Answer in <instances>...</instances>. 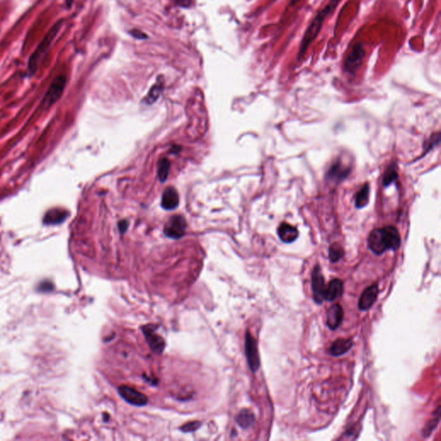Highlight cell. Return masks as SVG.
<instances>
[{
  "label": "cell",
  "instance_id": "6da1fadb",
  "mask_svg": "<svg viewBox=\"0 0 441 441\" xmlns=\"http://www.w3.org/2000/svg\"><path fill=\"white\" fill-rule=\"evenodd\" d=\"M401 246V238L395 227L387 226L370 232L368 247L375 254L380 255L388 250H396Z\"/></svg>",
  "mask_w": 441,
  "mask_h": 441
},
{
  "label": "cell",
  "instance_id": "7a4b0ae2",
  "mask_svg": "<svg viewBox=\"0 0 441 441\" xmlns=\"http://www.w3.org/2000/svg\"><path fill=\"white\" fill-rule=\"evenodd\" d=\"M341 0H329L328 4L325 5L323 9H321L320 12L317 13L316 17L314 18L311 23H309V26L306 29L305 32L302 36L301 44L299 47V52L298 54V61H301L304 57L307 50L309 49V45L314 42V40L318 36L320 31L322 29V25L324 23L325 19L330 15L335 8L338 6Z\"/></svg>",
  "mask_w": 441,
  "mask_h": 441
},
{
  "label": "cell",
  "instance_id": "3957f363",
  "mask_svg": "<svg viewBox=\"0 0 441 441\" xmlns=\"http://www.w3.org/2000/svg\"><path fill=\"white\" fill-rule=\"evenodd\" d=\"M62 23H63L62 20H59L58 22L53 24L52 28L49 30V32L43 37L41 43L31 54L29 59V62H28V71H29L30 76L33 75L36 72L38 65L41 62L42 57L44 56V54L48 52L52 42L56 37L57 35L61 30Z\"/></svg>",
  "mask_w": 441,
  "mask_h": 441
},
{
  "label": "cell",
  "instance_id": "277c9868",
  "mask_svg": "<svg viewBox=\"0 0 441 441\" xmlns=\"http://www.w3.org/2000/svg\"><path fill=\"white\" fill-rule=\"evenodd\" d=\"M366 57V49L362 42L355 43L350 53H348L344 63L345 72L351 75H355L359 68L361 67L364 59Z\"/></svg>",
  "mask_w": 441,
  "mask_h": 441
},
{
  "label": "cell",
  "instance_id": "5b68a950",
  "mask_svg": "<svg viewBox=\"0 0 441 441\" xmlns=\"http://www.w3.org/2000/svg\"><path fill=\"white\" fill-rule=\"evenodd\" d=\"M67 85V77L59 75L50 84L48 91L42 100V106L45 109H49L61 98Z\"/></svg>",
  "mask_w": 441,
  "mask_h": 441
},
{
  "label": "cell",
  "instance_id": "8992f818",
  "mask_svg": "<svg viewBox=\"0 0 441 441\" xmlns=\"http://www.w3.org/2000/svg\"><path fill=\"white\" fill-rule=\"evenodd\" d=\"M245 350L249 367L253 372H256L260 366V355L256 339L250 332L246 334Z\"/></svg>",
  "mask_w": 441,
  "mask_h": 441
},
{
  "label": "cell",
  "instance_id": "52a82bcc",
  "mask_svg": "<svg viewBox=\"0 0 441 441\" xmlns=\"http://www.w3.org/2000/svg\"><path fill=\"white\" fill-rule=\"evenodd\" d=\"M311 282H312L311 288H312L314 300L318 304H320L325 300L326 284H325L324 276L321 272L319 265H317L314 268Z\"/></svg>",
  "mask_w": 441,
  "mask_h": 441
},
{
  "label": "cell",
  "instance_id": "ba28073f",
  "mask_svg": "<svg viewBox=\"0 0 441 441\" xmlns=\"http://www.w3.org/2000/svg\"><path fill=\"white\" fill-rule=\"evenodd\" d=\"M155 329L156 328L155 325H146L142 327L144 335L146 337L149 347L155 353L160 354L162 353L166 347V342L161 336L159 335L158 334L155 332Z\"/></svg>",
  "mask_w": 441,
  "mask_h": 441
},
{
  "label": "cell",
  "instance_id": "9c48e42d",
  "mask_svg": "<svg viewBox=\"0 0 441 441\" xmlns=\"http://www.w3.org/2000/svg\"><path fill=\"white\" fill-rule=\"evenodd\" d=\"M186 229V221L182 215H174L165 226V234L166 236L173 239H179L185 234Z\"/></svg>",
  "mask_w": 441,
  "mask_h": 441
},
{
  "label": "cell",
  "instance_id": "30bf717a",
  "mask_svg": "<svg viewBox=\"0 0 441 441\" xmlns=\"http://www.w3.org/2000/svg\"><path fill=\"white\" fill-rule=\"evenodd\" d=\"M118 392L123 399L131 405L141 407L147 404V397L136 388L127 385H122L118 388Z\"/></svg>",
  "mask_w": 441,
  "mask_h": 441
},
{
  "label": "cell",
  "instance_id": "8fae6325",
  "mask_svg": "<svg viewBox=\"0 0 441 441\" xmlns=\"http://www.w3.org/2000/svg\"><path fill=\"white\" fill-rule=\"evenodd\" d=\"M379 290L377 284H372L370 286L367 287L366 290L363 291L362 295L360 296V298L358 300V308L360 310L365 311L369 309L371 306L373 305L374 302L377 300V295H378Z\"/></svg>",
  "mask_w": 441,
  "mask_h": 441
},
{
  "label": "cell",
  "instance_id": "7c38bea8",
  "mask_svg": "<svg viewBox=\"0 0 441 441\" xmlns=\"http://www.w3.org/2000/svg\"><path fill=\"white\" fill-rule=\"evenodd\" d=\"M344 318V311L342 307L336 303L331 306L327 314V324L328 328L332 330L339 328Z\"/></svg>",
  "mask_w": 441,
  "mask_h": 441
},
{
  "label": "cell",
  "instance_id": "4fadbf2b",
  "mask_svg": "<svg viewBox=\"0 0 441 441\" xmlns=\"http://www.w3.org/2000/svg\"><path fill=\"white\" fill-rule=\"evenodd\" d=\"M343 291L344 283L342 280L339 279H333L329 282L328 286H326L325 300L329 302L335 301L343 294Z\"/></svg>",
  "mask_w": 441,
  "mask_h": 441
},
{
  "label": "cell",
  "instance_id": "5bb4252c",
  "mask_svg": "<svg viewBox=\"0 0 441 441\" xmlns=\"http://www.w3.org/2000/svg\"><path fill=\"white\" fill-rule=\"evenodd\" d=\"M179 202L178 193L174 187H167L164 191L162 195L161 204L162 207L167 211H172L177 207Z\"/></svg>",
  "mask_w": 441,
  "mask_h": 441
},
{
  "label": "cell",
  "instance_id": "9a60e30c",
  "mask_svg": "<svg viewBox=\"0 0 441 441\" xmlns=\"http://www.w3.org/2000/svg\"><path fill=\"white\" fill-rule=\"evenodd\" d=\"M278 234L282 242L284 243H292L298 237V230L290 224L283 223L280 224L278 229Z\"/></svg>",
  "mask_w": 441,
  "mask_h": 441
},
{
  "label": "cell",
  "instance_id": "2e32d148",
  "mask_svg": "<svg viewBox=\"0 0 441 441\" xmlns=\"http://www.w3.org/2000/svg\"><path fill=\"white\" fill-rule=\"evenodd\" d=\"M352 347H353V339H336L335 341L332 344L329 352L333 356L338 357V356L346 353L347 351L350 350Z\"/></svg>",
  "mask_w": 441,
  "mask_h": 441
},
{
  "label": "cell",
  "instance_id": "e0dca14e",
  "mask_svg": "<svg viewBox=\"0 0 441 441\" xmlns=\"http://www.w3.org/2000/svg\"><path fill=\"white\" fill-rule=\"evenodd\" d=\"M255 421V417L252 411L244 408L242 409L236 417L238 425L242 428H248L253 425Z\"/></svg>",
  "mask_w": 441,
  "mask_h": 441
},
{
  "label": "cell",
  "instance_id": "ac0fdd59",
  "mask_svg": "<svg viewBox=\"0 0 441 441\" xmlns=\"http://www.w3.org/2000/svg\"><path fill=\"white\" fill-rule=\"evenodd\" d=\"M370 185L369 184H365L362 188L357 193L355 198V205L358 209L366 207L369 202Z\"/></svg>",
  "mask_w": 441,
  "mask_h": 441
},
{
  "label": "cell",
  "instance_id": "d6986e66",
  "mask_svg": "<svg viewBox=\"0 0 441 441\" xmlns=\"http://www.w3.org/2000/svg\"><path fill=\"white\" fill-rule=\"evenodd\" d=\"M68 216V212H63L61 210H53L48 212L44 218V223L49 224H54L63 222Z\"/></svg>",
  "mask_w": 441,
  "mask_h": 441
},
{
  "label": "cell",
  "instance_id": "ffe728a7",
  "mask_svg": "<svg viewBox=\"0 0 441 441\" xmlns=\"http://www.w3.org/2000/svg\"><path fill=\"white\" fill-rule=\"evenodd\" d=\"M440 419H441V406H439L437 407L435 413H434L433 418L431 419L429 422L426 423L425 428H424L423 432L424 437H429L431 434L433 433V431L436 428V426L440 423Z\"/></svg>",
  "mask_w": 441,
  "mask_h": 441
},
{
  "label": "cell",
  "instance_id": "44dd1931",
  "mask_svg": "<svg viewBox=\"0 0 441 441\" xmlns=\"http://www.w3.org/2000/svg\"><path fill=\"white\" fill-rule=\"evenodd\" d=\"M349 172H350V170L347 168L346 166H342L339 162L335 163L329 170L328 176L339 180V179H343L347 177Z\"/></svg>",
  "mask_w": 441,
  "mask_h": 441
},
{
  "label": "cell",
  "instance_id": "7402d4cb",
  "mask_svg": "<svg viewBox=\"0 0 441 441\" xmlns=\"http://www.w3.org/2000/svg\"><path fill=\"white\" fill-rule=\"evenodd\" d=\"M163 87H164V83H163L162 80L158 79L157 83L152 87L149 93L147 94V98H145L146 102L147 104H152V103L155 102L158 99L159 97L160 96V94L162 93Z\"/></svg>",
  "mask_w": 441,
  "mask_h": 441
},
{
  "label": "cell",
  "instance_id": "603a6c76",
  "mask_svg": "<svg viewBox=\"0 0 441 441\" xmlns=\"http://www.w3.org/2000/svg\"><path fill=\"white\" fill-rule=\"evenodd\" d=\"M170 170V161L167 159H162L159 162L158 175L159 180L161 182L166 181L168 177Z\"/></svg>",
  "mask_w": 441,
  "mask_h": 441
},
{
  "label": "cell",
  "instance_id": "cb8c5ba5",
  "mask_svg": "<svg viewBox=\"0 0 441 441\" xmlns=\"http://www.w3.org/2000/svg\"><path fill=\"white\" fill-rule=\"evenodd\" d=\"M344 255V250L341 246L339 244H333L329 247V258L332 262L339 261Z\"/></svg>",
  "mask_w": 441,
  "mask_h": 441
},
{
  "label": "cell",
  "instance_id": "d4e9b609",
  "mask_svg": "<svg viewBox=\"0 0 441 441\" xmlns=\"http://www.w3.org/2000/svg\"><path fill=\"white\" fill-rule=\"evenodd\" d=\"M397 176H398V174H397L396 168L393 166V165L391 166H389L388 170H387V172L385 173V177H384V181H383L384 185L388 186L390 184H392L393 182L395 181L397 178Z\"/></svg>",
  "mask_w": 441,
  "mask_h": 441
},
{
  "label": "cell",
  "instance_id": "484cf974",
  "mask_svg": "<svg viewBox=\"0 0 441 441\" xmlns=\"http://www.w3.org/2000/svg\"><path fill=\"white\" fill-rule=\"evenodd\" d=\"M201 426L200 422H191V423H185V425L180 426V430L184 433H190V432H194L196 429L199 428Z\"/></svg>",
  "mask_w": 441,
  "mask_h": 441
},
{
  "label": "cell",
  "instance_id": "4316f807",
  "mask_svg": "<svg viewBox=\"0 0 441 441\" xmlns=\"http://www.w3.org/2000/svg\"><path fill=\"white\" fill-rule=\"evenodd\" d=\"M53 283H51V282H49V281H44V282L40 283V285L38 286V290H40V291H42V292L50 291V290H53Z\"/></svg>",
  "mask_w": 441,
  "mask_h": 441
},
{
  "label": "cell",
  "instance_id": "83f0119b",
  "mask_svg": "<svg viewBox=\"0 0 441 441\" xmlns=\"http://www.w3.org/2000/svg\"><path fill=\"white\" fill-rule=\"evenodd\" d=\"M129 34L131 35L133 37L139 39V40H143V39H147L148 37L144 32L139 31V30H136V29H134L132 31H129Z\"/></svg>",
  "mask_w": 441,
  "mask_h": 441
},
{
  "label": "cell",
  "instance_id": "f1b7e54d",
  "mask_svg": "<svg viewBox=\"0 0 441 441\" xmlns=\"http://www.w3.org/2000/svg\"><path fill=\"white\" fill-rule=\"evenodd\" d=\"M178 6L183 8H190L193 4V0H175Z\"/></svg>",
  "mask_w": 441,
  "mask_h": 441
},
{
  "label": "cell",
  "instance_id": "f546056e",
  "mask_svg": "<svg viewBox=\"0 0 441 441\" xmlns=\"http://www.w3.org/2000/svg\"><path fill=\"white\" fill-rule=\"evenodd\" d=\"M127 228H128V223L126 221H122L121 223H119V230L122 233H124Z\"/></svg>",
  "mask_w": 441,
  "mask_h": 441
},
{
  "label": "cell",
  "instance_id": "4dcf8cb0",
  "mask_svg": "<svg viewBox=\"0 0 441 441\" xmlns=\"http://www.w3.org/2000/svg\"><path fill=\"white\" fill-rule=\"evenodd\" d=\"M299 1H300V0H290V6H292V5H294V4H297V3H298Z\"/></svg>",
  "mask_w": 441,
  "mask_h": 441
},
{
  "label": "cell",
  "instance_id": "1f68e13d",
  "mask_svg": "<svg viewBox=\"0 0 441 441\" xmlns=\"http://www.w3.org/2000/svg\"><path fill=\"white\" fill-rule=\"evenodd\" d=\"M72 1L73 0H67V4H68V8L71 7V5L72 4Z\"/></svg>",
  "mask_w": 441,
  "mask_h": 441
}]
</instances>
